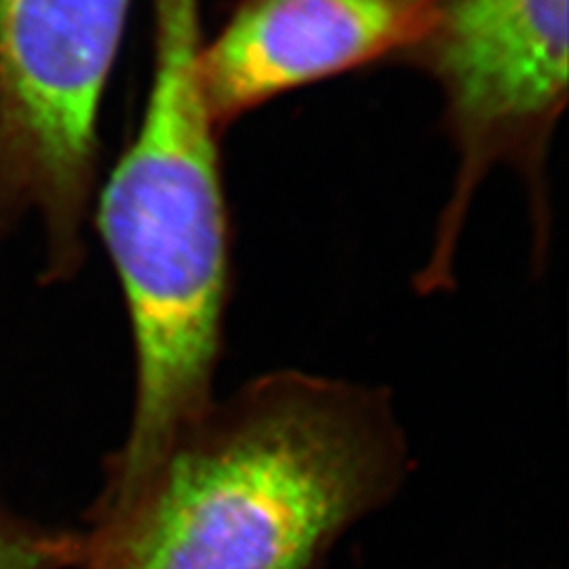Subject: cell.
I'll list each match as a JSON object with an SVG mask.
<instances>
[{
    "label": "cell",
    "mask_w": 569,
    "mask_h": 569,
    "mask_svg": "<svg viewBox=\"0 0 569 569\" xmlns=\"http://www.w3.org/2000/svg\"><path fill=\"white\" fill-rule=\"evenodd\" d=\"M403 60L439 87L458 164L420 291L451 287L468 209L489 173L507 164L528 186L547 241V157L568 102V0H441Z\"/></svg>",
    "instance_id": "cell-4"
},
{
    "label": "cell",
    "mask_w": 569,
    "mask_h": 569,
    "mask_svg": "<svg viewBox=\"0 0 569 569\" xmlns=\"http://www.w3.org/2000/svg\"><path fill=\"white\" fill-rule=\"evenodd\" d=\"M441 0H237L204 39L199 77L220 131L308 84L403 60Z\"/></svg>",
    "instance_id": "cell-5"
},
{
    "label": "cell",
    "mask_w": 569,
    "mask_h": 569,
    "mask_svg": "<svg viewBox=\"0 0 569 569\" xmlns=\"http://www.w3.org/2000/svg\"><path fill=\"white\" fill-rule=\"evenodd\" d=\"M81 559V538L30 528L0 509V569H66Z\"/></svg>",
    "instance_id": "cell-6"
},
{
    "label": "cell",
    "mask_w": 569,
    "mask_h": 569,
    "mask_svg": "<svg viewBox=\"0 0 569 569\" xmlns=\"http://www.w3.org/2000/svg\"><path fill=\"white\" fill-rule=\"evenodd\" d=\"M152 77L142 119L100 190L98 232L121 281L136 350L119 479L152 467L216 397L232 291L220 127L199 77L201 0H152Z\"/></svg>",
    "instance_id": "cell-2"
},
{
    "label": "cell",
    "mask_w": 569,
    "mask_h": 569,
    "mask_svg": "<svg viewBox=\"0 0 569 569\" xmlns=\"http://www.w3.org/2000/svg\"><path fill=\"white\" fill-rule=\"evenodd\" d=\"M133 0H0V239L28 213L51 277L81 268L103 93Z\"/></svg>",
    "instance_id": "cell-3"
},
{
    "label": "cell",
    "mask_w": 569,
    "mask_h": 569,
    "mask_svg": "<svg viewBox=\"0 0 569 569\" xmlns=\"http://www.w3.org/2000/svg\"><path fill=\"white\" fill-rule=\"evenodd\" d=\"M411 468L385 388L281 369L216 399L124 496L87 569H319Z\"/></svg>",
    "instance_id": "cell-1"
}]
</instances>
